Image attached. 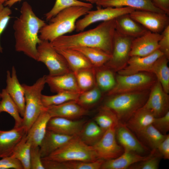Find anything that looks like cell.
<instances>
[{
  "mask_svg": "<svg viewBox=\"0 0 169 169\" xmlns=\"http://www.w3.org/2000/svg\"><path fill=\"white\" fill-rule=\"evenodd\" d=\"M101 97V90L97 85H95L91 89L81 93L76 102L84 107L95 104L99 101Z\"/></svg>",
  "mask_w": 169,
  "mask_h": 169,
  "instance_id": "41",
  "label": "cell"
},
{
  "mask_svg": "<svg viewBox=\"0 0 169 169\" xmlns=\"http://www.w3.org/2000/svg\"><path fill=\"white\" fill-rule=\"evenodd\" d=\"M46 24L37 16L28 2H23L21 8L20 14L15 20L13 26L15 50L36 60L37 47L42 41L38 34Z\"/></svg>",
  "mask_w": 169,
  "mask_h": 169,
  "instance_id": "2",
  "label": "cell"
},
{
  "mask_svg": "<svg viewBox=\"0 0 169 169\" xmlns=\"http://www.w3.org/2000/svg\"><path fill=\"white\" fill-rule=\"evenodd\" d=\"M46 83L53 92L63 91H72L80 93L75 75L73 72L56 75H45Z\"/></svg>",
  "mask_w": 169,
  "mask_h": 169,
  "instance_id": "20",
  "label": "cell"
},
{
  "mask_svg": "<svg viewBox=\"0 0 169 169\" xmlns=\"http://www.w3.org/2000/svg\"><path fill=\"white\" fill-rule=\"evenodd\" d=\"M156 150L165 159H169V135L157 146Z\"/></svg>",
  "mask_w": 169,
  "mask_h": 169,
  "instance_id": "48",
  "label": "cell"
},
{
  "mask_svg": "<svg viewBox=\"0 0 169 169\" xmlns=\"http://www.w3.org/2000/svg\"><path fill=\"white\" fill-rule=\"evenodd\" d=\"M74 6L85 7L91 9L93 7L91 3H85L79 0H56L52 8L45 14L46 19L47 21H49L62 10Z\"/></svg>",
  "mask_w": 169,
  "mask_h": 169,
  "instance_id": "39",
  "label": "cell"
},
{
  "mask_svg": "<svg viewBox=\"0 0 169 169\" xmlns=\"http://www.w3.org/2000/svg\"><path fill=\"white\" fill-rule=\"evenodd\" d=\"M154 4L165 13L169 15V0H151Z\"/></svg>",
  "mask_w": 169,
  "mask_h": 169,
  "instance_id": "49",
  "label": "cell"
},
{
  "mask_svg": "<svg viewBox=\"0 0 169 169\" xmlns=\"http://www.w3.org/2000/svg\"><path fill=\"white\" fill-rule=\"evenodd\" d=\"M1 92H0V100L1 99Z\"/></svg>",
  "mask_w": 169,
  "mask_h": 169,
  "instance_id": "54",
  "label": "cell"
},
{
  "mask_svg": "<svg viewBox=\"0 0 169 169\" xmlns=\"http://www.w3.org/2000/svg\"><path fill=\"white\" fill-rule=\"evenodd\" d=\"M129 14L136 21L153 33H161L169 25V15L165 13L135 10Z\"/></svg>",
  "mask_w": 169,
  "mask_h": 169,
  "instance_id": "11",
  "label": "cell"
},
{
  "mask_svg": "<svg viewBox=\"0 0 169 169\" xmlns=\"http://www.w3.org/2000/svg\"><path fill=\"white\" fill-rule=\"evenodd\" d=\"M115 79V86L108 92L109 96L149 90L157 80L153 73L146 72L129 75L118 74Z\"/></svg>",
  "mask_w": 169,
  "mask_h": 169,
  "instance_id": "7",
  "label": "cell"
},
{
  "mask_svg": "<svg viewBox=\"0 0 169 169\" xmlns=\"http://www.w3.org/2000/svg\"><path fill=\"white\" fill-rule=\"evenodd\" d=\"M163 55L162 53L158 49L146 56L130 57L126 66L118 71V74L129 75L142 72L151 73L154 63Z\"/></svg>",
  "mask_w": 169,
  "mask_h": 169,
  "instance_id": "14",
  "label": "cell"
},
{
  "mask_svg": "<svg viewBox=\"0 0 169 169\" xmlns=\"http://www.w3.org/2000/svg\"><path fill=\"white\" fill-rule=\"evenodd\" d=\"M151 156L146 160L134 164L128 169H158L161 156L157 150L151 151Z\"/></svg>",
  "mask_w": 169,
  "mask_h": 169,
  "instance_id": "42",
  "label": "cell"
},
{
  "mask_svg": "<svg viewBox=\"0 0 169 169\" xmlns=\"http://www.w3.org/2000/svg\"><path fill=\"white\" fill-rule=\"evenodd\" d=\"M152 125L161 133L166 135L169 131V111L159 117H155Z\"/></svg>",
  "mask_w": 169,
  "mask_h": 169,
  "instance_id": "44",
  "label": "cell"
},
{
  "mask_svg": "<svg viewBox=\"0 0 169 169\" xmlns=\"http://www.w3.org/2000/svg\"><path fill=\"white\" fill-rule=\"evenodd\" d=\"M151 154L142 156L132 151L124 150L123 153L115 159L105 161L101 169H126L132 165L145 160Z\"/></svg>",
  "mask_w": 169,
  "mask_h": 169,
  "instance_id": "26",
  "label": "cell"
},
{
  "mask_svg": "<svg viewBox=\"0 0 169 169\" xmlns=\"http://www.w3.org/2000/svg\"><path fill=\"white\" fill-rule=\"evenodd\" d=\"M6 86L5 88L12 99L17 106L20 115L23 118L24 116L25 99L24 88L18 78L14 66L12 68L11 72L7 71Z\"/></svg>",
  "mask_w": 169,
  "mask_h": 169,
  "instance_id": "17",
  "label": "cell"
},
{
  "mask_svg": "<svg viewBox=\"0 0 169 169\" xmlns=\"http://www.w3.org/2000/svg\"><path fill=\"white\" fill-rule=\"evenodd\" d=\"M94 69V68L84 69L74 73L81 92L88 90L95 86Z\"/></svg>",
  "mask_w": 169,
  "mask_h": 169,
  "instance_id": "40",
  "label": "cell"
},
{
  "mask_svg": "<svg viewBox=\"0 0 169 169\" xmlns=\"http://www.w3.org/2000/svg\"><path fill=\"white\" fill-rule=\"evenodd\" d=\"M150 90L149 89L110 95L103 106L113 112L120 123L125 124L137 110L144 106Z\"/></svg>",
  "mask_w": 169,
  "mask_h": 169,
  "instance_id": "4",
  "label": "cell"
},
{
  "mask_svg": "<svg viewBox=\"0 0 169 169\" xmlns=\"http://www.w3.org/2000/svg\"><path fill=\"white\" fill-rule=\"evenodd\" d=\"M56 50L64 58L73 73L94 68L87 58L78 50L72 49Z\"/></svg>",
  "mask_w": 169,
  "mask_h": 169,
  "instance_id": "28",
  "label": "cell"
},
{
  "mask_svg": "<svg viewBox=\"0 0 169 169\" xmlns=\"http://www.w3.org/2000/svg\"><path fill=\"white\" fill-rule=\"evenodd\" d=\"M4 7L3 4L0 3V11Z\"/></svg>",
  "mask_w": 169,
  "mask_h": 169,
  "instance_id": "52",
  "label": "cell"
},
{
  "mask_svg": "<svg viewBox=\"0 0 169 169\" xmlns=\"http://www.w3.org/2000/svg\"><path fill=\"white\" fill-rule=\"evenodd\" d=\"M46 110L51 117H59L71 119L81 117L88 113L87 110L76 101H69L46 107Z\"/></svg>",
  "mask_w": 169,
  "mask_h": 169,
  "instance_id": "21",
  "label": "cell"
},
{
  "mask_svg": "<svg viewBox=\"0 0 169 169\" xmlns=\"http://www.w3.org/2000/svg\"><path fill=\"white\" fill-rule=\"evenodd\" d=\"M75 136L62 134L47 129L39 146L41 158L48 156Z\"/></svg>",
  "mask_w": 169,
  "mask_h": 169,
  "instance_id": "22",
  "label": "cell"
},
{
  "mask_svg": "<svg viewBox=\"0 0 169 169\" xmlns=\"http://www.w3.org/2000/svg\"><path fill=\"white\" fill-rule=\"evenodd\" d=\"M45 169H101L105 160L99 159L92 162L79 161H59L41 158Z\"/></svg>",
  "mask_w": 169,
  "mask_h": 169,
  "instance_id": "27",
  "label": "cell"
},
{
  "mask_svg": "<svg viewBox=\"0 0 169 169\" xmlns=\"http://www.w3.org/2000/svg\"><path fill=\"white\" fill-rule=\"evenodd\" d=\"M100 69L95 74L96 85L101 91L108 92L115 86V78L110 69L106 67Z\"/></svg>",
  "mask_w": 169,
  "mask_h": 169,
  "instance_id": "38",
  "label": "cell"
},
{
  "mask_svg": "<svg viewBox=\"0 0 169 169\" xmlns=\"http://www.w3.org/2000/svg\"><path fill=\"white\" fill-rule=\"evenodd\" d=\"M43 158L59 161L84 162H92L99 159L93 146L84 143L78 136L73 138L49 156Z\"/></svg>",
  "mask_w": 169,
  "mask_h": 169,
  "instance_id": "5",
  "label": "cell"
},
{
  "mask_svg": "<svg viewBox=\"0 0 169 169\" xmlns=\"http://www.w3.org/2000/svg\"><path fill=\"white\" fill-rule=\"evenodd\" d=\"M51 118L46 109L32 124L26 134L27 140L31 146H39L46 134L47 124Z\"/></svg>",
  "mask_w": 169,
  "mask_h": 169,
  "instance_id": "24",
  "label": "cell"
},
{
  "mask_svg": "<svg viewBox=\"0 0 169 169\" xmlns=\"http://www.w3.org/2000/svg\"><path fill=\"white\" fill-rule=\"evenodd\" d=\"M155 118L151 111L142 107L137 110L125 124L137 135L152 124Z\"/></svg>",
  "mask_w": 169,
  "mask_h": 169,
  "instance_id": "29",
  "label": "cell"
},
{
  "mask_svg": "<svg viewBox=\"0 0 169 169\" xmlns=\"http://www.w3.org/2000/svg\"><path fill=\"white\" fill-rule=\"evenodd\" d=\"M161 33L148 31L141 36L134 38L132 41L130 56H145L158 49V42Z\"/></svg>",
  "mask_w": 169,
  "mask_h": 169,
  "instance_id": "15",
  "label": "cell"
},
{
  "mask_svg": "<svg viewBox=\"0 0 169 169\" xmlns=\"http://www.w3.org/2000/svg\"><path fill=\"white\" fill-rule=\"evenodd\" d=\"M26 134L16 146L11 156L20 161L24 169H30V157L31 145L27 140Z\"/></svg>",
  "mask_w": 169,
  "mask_h": 169,
  "instance_id": "35",
  "label": "cell"
},
{
  "mask_svg": "<svg viewBox=\"0 0 169 169\" xmlns=\"http://www.w3.org/2000/svg\"><path fill=\"white\" fill-rule=\"evenodd\" d=\"M91 9L74 6L66 8L58 13L40 30L39 37L42 40L52 42L57 38L75 30L78 19L86 15Z\"/></svg>",
  "mask_w": 169,
  "mask_h": 169,
  "instance_id": "3",
  "label": "cell"
},
{
  "mask_svg": "<svg viewBox=\"0 0 169 169\" xmlns=\"http://www.w3.org/2000/svg\"><path fill=\"white\" fill-rule=\"evenodd\" d=\"M161 35L158 42V49L169 59V25L164 29Z\"/></svg>",
  "mask_w": 169,
  "mask_h": 169,
  "instance_id": "45",
  "label": "cell"
},
{
  "mask_svg": "<svg viewBox=\"0 0 169 169\" xmlns=\"http://www.w3.org/2000/svg\"><path fill=\"white\" fill-rule=\"evenodd\" d=\"M105 131L94 120H92L86 122L78 136L84 143L93 146L100 139Z\"/></svg>",
  "mask_w": 169,
  "mask_h": 169,
  "instance_id": "30",
  "label": "cell"
},
{
  "mask_svg": "<svg viewBox=\"0 0 169 169\" xmlns=\"http://www.w3.org/2000/svg\"><path fill=\"white\" fill-rule=\"evenodd\" d=\"M86 122L84 120H74L61 117H52L48 122L47 129L64 135L78 136Z\"/></svg>",
  "mask_w": 169,
  "mask_h": 169,
  "instance_id": "18",
  "label": "cell"
},
{
  "mask_svg": "<svg viewBox=\"0 0 169 169\" xmlns=\"http://www.w3.org/2000/svg\"><path fill=\"white\" fill-rule=\"evenodd\" d=\"M133 39L121 34L115 30L111 57L105 65L107 68L118 72L126 66L130 57V52Z\"/></svg>",
  "mask_w": 169,
  "mask_h": 169,
  "instance_id": "9",
  "label": "cell"
},
{
  "mask_svg": "<svg viewBox=\"0 0 169 169\" xmlns=\"http://www.w3.org/2000/svg\"><path fill=\"white\" fill-rule=\"evenodd\" d=\"M30 162V169H45L42 162L39 146H31Z\"/></svg>",
  "mask_w": 169,
  "mask_h": 169,
  "instance_id": "43",
  "label": "cell"
},
{
  "mask_svg": "<svg viewBox=\"0 0 169 169\" xmlns=\"http://www.w3.org/2000/svg\"><path fill=\"white\" fill-rule=\"evenodd\" d=\"M10 0H0V3L3 4L5 2Z\"/></svg>",
  "mask_w": 169,
  "mask_h": 169,
  "instance_id": "53",
  "label": "cell"
},
{
  "mask_svg": "<svg viewBox=\"0 0 169 169\" xmlns=\"http://www.w3.org/2000/svg\"><path fill=\"white\" fill-rule=\"evenodd\" d=\"M72 49L78 50L83 54L93 66L97 68L105 65L111 57V54L93 48L79 47Z\"/></svg>",
  "mask_w": 169,
  "mask_h": 169,
  "instance_id": "33",
  "label": "cell"
},
{
  "mask_svg": "<svg viewBox=\"0 0 169 169\" xmlns=\"http://www.w3.org/2000/svg\"><path fill=\"white\" fill-rule=\"evenodd\" d=\"M168 60L169 59L164 55L161 56L154 63L151 71L160 83L164 91L168 94L169 93Z\"/></svg>",
  "mask_w": 169,
  "mask_h": 169,
  "instance_id": "32",
  "label": "cell"
},
{
  "mask_svg": "<svg viewBox=\"0 0 169 169\" xmlns=\"http://www.w3.org/2000/svg\"><path fill=\"white\" fill-rule=\"evenodd\" d=\"M80 1H84L87 2H89L90 3L92 4L93 3L96 4L99 0H79Z\"/></svg>",
  "mask_w": 169,
  "mask_h": 169,
  "instance_id": "51",
  "label": "cell"
},
{
  "mask_svg": "<svg viewBox=\"0 0 169 169\" xmlns=\"http://www.w3.org/2000/svg\"><path fill=\"white\" fill-rule=\"evenodd\" d=\"M115 128L106 130L100 139L92 146L99 159L106 161L117 158L123 152L115 136Z\"/></svg>",
  "mask_w": 169,
  "mask_h": 169,
  "instance_id": "12",
  "label": "cell"
},
{
  "mask_svg": "<svg viewBox=\"0 0 169 169\" xmlns=\"http://www.w3.org/2000/svg\"><path fill=\"white\" fill-rule=\"evenodd\" d=\"M22 0H10L5 2L4 4V6L10 7L12 6L15 3L19 2Z\"/></svg>",
  "mask_w": 169,
  "mask_h": 169,
  "instance_id": "50",
  "label": "cell"
},
{
  "mask_svg": "<svg viewBox=\"0 0 169 169\" xmlns=\"http://www.w3.org/2000/svg\"><path fill=\"white\" fill-rule=\"evenodd\" d=\"M24 169L20 161L12 156L0 160V169Z\"/></svg>",
  "mask_w": 169,
  "mask_h": 169,
  "instance_id": "46",
  "label": "cell"
},
{
  "mask_svg": "<svg viewBox=\"0 0 169 169\" xmlns=\"http://www.w3.org/2000/svg\"><path fill=\"white\" fill-rule=\"evenodd\" d=\"M95 4L99 7H127L135 10L165 13L156 7L151 0H99Z\"/></svg>",
  "mask_w": 169,
  "mask_h": 169,
  "instance_id": "25",
  "label": "cell"
},
{
  "mask_svg": "<svg viewBox=\"0 0 169 169\" xmlns=\"http://www.w3.org/2000/svg\"><path fill=\"white\" fill-rule=\"evenodd\" d=\"M11 14V10L7 6L4 7L0 11V37L8 23ZM2 52L3 49L0 43V52Z\"/></svg>",
  "mask_w": 169,
  "mask_h": 169,
  "instance_id": "47",
  "label": "cell"
},
{
  "mask_svg": "<svg viewBox=\"0 0 169 169\" xmlns=\"http://www.w3.org/2000/svg\"><path fill=\"white\" fill-rule=\"evenodd\" d=\"M115 23L116 31L133 38L139 37L148 31L132 18L129 14L117 17L115 19Z\"/></svg>",
  "mask_w": 169,
  "mask_h": 169,
  "instance_id": "23",
  "label": "cell"
},
{
  "mask_svg": "<svg viewBox=\"0 0 169 169\" xmlns=\"http://www.w3.org/2000/svg\"><path fill=\"white\" fill-rule=\"evenodd\" d=\"M80 93L69 91H63L52 95H42V100L45 107L57 105L71 101H77Z\"/></svg>",
  "mask_w": 169,
  "mask_h": 169,
  "instance_id": "36",
  "label": "cell"
},
{
  "mask_svg": "<svg viewBox=\"0 0 169 169\" xmlns=\"http://www.w3.org/2000/svg\"><path fill=\"white\" fill-rule=\"evenodd\" d=\"M37 51L36 61L45 65L49 71L48 75L56 76L72 71L64 58L57 51L50 42L42 40L37 46Z\"/></svg>",
  "mask_w": 169,
  "mask_h": 169,
  "instance_id": "8",
  "label": "cell"
},
{
  "mask_svg": "<svg viewBox=\"0 0 169 169\" xmlns=\"http://www.w3.org/2000/svg\"><path fill=\"white\" fill-rule=\"evenodd\" d=\"M167 135L163 134L151 124L137 135L152 151L156 150L158 145L165 139Z\"/></svg>",
  "mask_w": 169,
  "mask_h": 169,
  "instance_id": "34",
  "label": "cell"
},
{
  "mask_svg": "<svg viewBox=\"0 0 169 169\" xmlns=\"http://www.w3.org/2000/svg\"><path fill=\"white\" fill-rule=\"evenodd\" d=\"M46 83L45 75L40 77L33 85L23 84L25 99L22 126L27 132L41 113L45 110L42 100V92Z\"/></svg>",
  "mask_w": 169,
  "mask_h": 169,
  "instance_id": "6",
  "label": "cell"
},
{
  "mask_svg": "<svg viewBox=\"0 0 169 169\" xmlns=\"http://www.w3.org/2000/svg\"><path fill=\"white\" fill-rule=\"evenodd\" d=\"M115 136L124 150L141 155L148 150L125 124L119 123L115 128Z\"/></svg>",
  "mask_w": 169,
  "mask_h": 169,
  "instance_id": "16",
  "label": "cell"
},
{
  "mask_svg": "<svg viewBox=\"0 0 169 169\" xmlns=\"http://www.w3.org/2000/svg\"><path fill=\"white\" fill-rule=\"evenodd\" d=\"M94 120L105 131L111 127L116 128L120 123L116 115L104 106L95 116Z\"/></svg>",
  "mask_w": 169,
  "mask_h": 169,
  "instance_id": "37",
  "label": "cell"
},
{
  "mask_svg": "<svg viewBox=\"0 0 169 169\" xmlns=\"http://www.w3.org/2000/svg\"><path fill=\"white\" fill-rule=\"evenodd\" d=\"M135 10L127 7H107L99 8L94 10H90L84 17L77 20L75 30L78 32L84 31L85 28L94 23L115 19L121 15L130 14Z\"/></svg>",
  "mask_w": 169,
  "mask_h": 169,
  "instance_id": "10",
  "label": "cell"
},
{
  "mask_svg": "<svg viewBox=\"0 0 169 169\" xmlns=\"http://www.w3.org/2000/svg\"><path fill=\"white\" fill-rule=\"evenodd\" d=\"M27 133L23 126L8 131L0 130V158L11 156L16 146Z\"/></svg>",
  "mask_w": 169,
  "mask_h": 169,
  "instance_id": "19",
  "label": "cell"
},
{
  "mask_svg": "<svg viewBox=\"0 0 169 169\" xmlns=\"http://www.w3.org/2000/svg\"><path fill=\"white\" fill-rule=\"evenodd\" d=\"M115 30V19H113L102 22L90 30L59 37L50 43L56 49L91 47L111 55Z\"/></svg>",
  "mask_w": 169,
  "mask_h": 169,
  "instance_id": "1",
  "label": "cell"
},
{
  "mask_svg": "<svg viewBox=\"0 0 169 169\" xmlns=\"http://www.w3.org/2000/svg\"><path fill=\"white\" fill-rule=\"evenodd\" d=\"M0 101V113L6 112L9 114L15 121L14 127L22 126L23 118L21 116L18 109L5 89L1 92Z\"/></svg>",
  "mask_w": 169,
  "mask_h": 169,
  "instance_id": "31",
  "label": "cell"
},
{
  "mask_svg": "<svg viewBox=\"0 0 169 169\" xmlns=\"http://www.w3.org/2000/svg\"><path fill=\"white\" fill-rule=\"evenodd\" d=\"M143 107L151 111L155 117H161L169 111V95L157 79L151 88L148 99Z\"/></svg>",
  "mask_w": 169,
  "mask_h": 169,
  "instance_id": "13",
  "label": "cell"
}]
</instances>
